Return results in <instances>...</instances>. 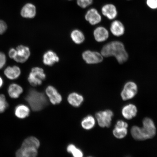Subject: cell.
<instances>
[{"label":"cell","mask_w":157,"mask_h":157,"mask_svg":"<svg viewBox=\"0 0 157 157\" xmlns=\"http://www.w3.org/2000/svg\"><path fill=\"white\" fill-rule=\"evenodd\" d=\"M46 93L51 103L53 105H56L61 102L62 96L53 86H48L46 88Z\"/></svg>","instance_id":"10"},{"label":"cell","mask_w":157,"mask_h":157,"mask_svg":"<svg viewBox=\"0 0 157 157\" xmlns=\"http://www.w3.org/2000/svg\"><path fill=\"white\" fill-rule=\"evenodd\" d=\"M82 58L88 64L99 63L103 61V57L101 53L86 50L82 55Z\"/></svg>","instance_id":"7"},{"label":"cell","mask_w":157,"mask_h":157,"mask_svg":"<svg viewBox=\"0 0 157 157\" xmlns=\"http://www.w3.org/2000/svg\"><path fill=\"white\" fill-rule=\"evenodd\" d=\"M137 113V108L133 104H128L124 106L122 109L121 113L124 118L130 120L136 116Z\"/></svg>","instance_id":"15"},{"label":"cell","mask_w":157,"mask_h":157,"mask_svg":"<svg viewBox=\"0 0 157 157\" xmlns=\"http://www.w3.org/2000/svg\"><path fill=\"white\" fill-rule=\"evenodd\" d=\"M30 113V109L27 105H20L15 108V114L18 118L23 119L28 117Z\"/></svg>","instance_id":"22"},{"label":"cell","mask_w":157,"mask_h":157,"mask_svg":"<svg viewBox=\"0 0 157 157\" xmlns=\"http://www.w3.org/2000/svg\"><path fill=\"white\" fill-rule=\"evenodd\" d=\"M46 78V75L44 70L36 67L31 69L28 76V80L31 86H36L41 85Z\"/></svg>","instance_id":"3"},{"label":"cell","mask_w":157,"mask_h":157,"mask_svg":"<svg viewBox=\"0 0 157 157\" xmlns=\"http://www.w3.org/2000/svg\"><path fill=\"white\" fill-rule=\"evenodd\" d=\"M6 62V57L5 55L2 52H0V69L3 68Z\"/></svg>","instance_id":"31"},{"label":"cell","mask_w":157,"mask_h":157,"mask_svg":"<svg viewBox=\"0 0 157 157\" xmlns=\"http://www.w3.org/2000/svg\"><path fill=\"white\" fill-rule=\"evenodd\" d=\"M131 134L135 140L139 141L146 140V139L143 133L141 127L133 126L131 131Z\"/></svg>","instance_id":"26"},{"label":"cell","mask_w":157,"mask_h":157,"mask_svg":"<svg viewBox=\"0 0 157 157\" xmlns=\"http://www.w3.org/2000/svg\"><path fill=\"white\" fill-rule=\"evenodd\" d=\"M128 1H129V0H128Z\"/></svg>","instance_id":"37"},{"label":"cell","mask_w":157,"mask_h":157,"mask_svg":"<svg viewBox=\"0 0 157 157\" xmlns=\"http://www.w3.org/2000/svg\"><path fill=\"white\" fill-rule=\"evenodd\" d=\"M21 14L25 18H34L36 14V7L33 4L27 3L21 9Z\"/></svg>","instance_id":"16"},{"label":"cell","mask_w":157,"mask_h":157,"mask_svg":"<svg viewBox=\"0 0 157 157\" xmlns=\"http://www.w3.org/2000/svg\"><path fill=\"white\" fill-rule=\"evenodd\" d=\"M25 100L34 111H40L46 106L48 101L44 94L34 90L29 91Z\"/></svg>","instance_id":"2"},{"label":"cell","mask_w":157,"mask_h":157,"mask_svg":"<svg viewBox=\"0 0 157 157\" xmlns=\"http://www.w3.org/2000/svg\"><path fill=\"white\" fill-rule=\"evenodd\" d=\"M17 52L16 49L12 48L9 51V56L10 58L14 59L16 56Z\"/></svg>","instance_id":"33"},{"label":"cell","mask_w":157,"mask_h":157,"mask_svg":"<svg viewBox=\"0 0 157 157\" xmlns=\"http://www.w3.org/2000/svg\"><path fill=\"white\" fill-rule=\"evenodd\" d=\"M3 81L2 79L1 76H0V88H1L2 86H3Z\"/></svg>","instance_id":"34"},{"label":"cell","mask_w":157,"mask_h":157,"mask_svg":"<svg viewBox=\"0 0 157 157\" xmlns=\"http://www.w3.org/2000/svg\"><path fill=\"white\" fill-rule=\"evenodd\" d=\"M101 53L104 57L114 56L121 64L124 63L128 58L124 45L118 41H113L105 44L102 48Z\"/></svg>","instance_id":"1"},{"label":"cell","mask_w":157,"mask_h":157,"mask_svg":"<svg viewBox=\"0 0 157 157\" xmlns=\"http://www.w3.org/2000/svg\"><path fill=\"white\" fill-rule=\"evenodd\" d=\"M110 29L112 34L117 37L122 36L125 33L124 25L118 20H115L111 23Z\"/></svg>","instance_id":"18"},{"label":"cell","mask_w":157,"mask_h":157,"mask_svg":"<svg viewBox=\"0 0 157 157\" xmlns=\"http://www.w3.org/2000/svg\"><path fill=\"white\" fill-rule=\"evenodd\" d=\"M94 36L95 40L98 42H105L109 38V33L105 27H98L94 31Z\"/></svg>","instance_id":"13"},{"label":"cell","mask_w":157,"mask_h":157,"mask_svg":"<svg viewBox=\"0 0 157 157\" xmlns=\"http://www.w3.org/2000/svg\"><path fill=\"white\" fill-rule=\"evenodd\" d=\"M69 103L74 107H78L81 105L84 101L83 96L76 93H72L69 95L67 98Z\"/></svg>","instance_id":"20"},{"label":"cell","mask_w":157,"mask_h":157,"mask_svg":"<svg viewBox=\"0 0 157 157\" xmlns=\"http://www.w3.org/2000/svg\"><path fill=\"white\" fill-rule=\"evenodd\" d=\"M146 3L151 9L155 10L157 8V0H147Z\"/></svg>","instance_id":"30"},{"label":"cell","mask_w":157,"mask_h":157,"mask_svg":"<svg viewBox=\"0 0 157 157\" xmlns=\"http://www.w3.org/2000/svg\"><path fill=\"white\" fill-rule=\"evenodd\" d=\"M59 61V58L58 55L52 50L47 51L43 56V62L46 66H52Z\"/></svg>","instance_id":"14"},{"label":"cell","mask_w":157,"mask_h":157,"mask_svg":"<svg viewBox=\"0 0 157 157\" xmlns=\"http://www.w3.org/2000/svg\"><path fill=\"white\" fill-rule=\"evenodd\" d=\"M142 130L146 140L154 137L156 133V128L151 119L147 117L143 120Z\"/></svg>","instance_id":"6"},{"label":"cell","mask_w":157,"mask_h":157,"mask_svg":"<svg viewBox=\"0 0 157 157\" xmlns=\"http://www.w3.org/2000/svg\"><path fill=\"white\" fill-rule=\"evenodd\" d=\"M128 124L123 121H118L113 131L114 136L117 138L121 139L124 138L127 134Z\"/></svg>","instance_id":"9"},{"label":"cell","mask_w":157,"mask_h":157,"mask_svg":"<svg viewBox=\"0 0 157 157\" xmlns=\"http://www.w3.org/2000/svg\"><path fill=\"white\" fill-rule=\"evenodd\" d=\"M38 150L30 147H21L16 153V157H36Z\"/></svg>","instance_id":"17"},{"label":"cell","mask_w":157,"mask_h":157,"mask_svg":"<svg viewBox=\"0 0 157 157\" xmlns=\"http://www.w3.org/2000/svg\"><path fill=\"white\" fill-rule=\"evenodd\" d=\"M21 71L18 66H9L5 69L4 74L6 77L10 80H15L20 76Z\"/></svg>","instance_id":"19"},{"label":"cell","mask_w":157,"mask_h":157,"mask_svg":"<svg viewBox=\"0 0 157 157\" xmlns=\"http://www.w3.org/2000/svg\"></svg>","instance_id":"35"},{"label":"cell","mask_w":157,"mask_h":157,"mask_svg":"<svg viewBox=\"0 0 157 157\" xmlns=\"http://www.w3.org/2000/svg\"><path fill=\"white\" fill-rule=\"evenodd\" d=\"M67 152L71 153L74 157H83V154L82 151L77 148L74 145H68L67 148Z\"/></svg>","instance_id":"27"},{"label":"cell","mask_w":157,"mask_h":157,"mask_svg":"<svg viewBox=\"0 0 157 157\" xmlns=\"http://www.w3.org/2000/svg\"><path fill=\"white\" fill-rule=\"evenodd\" d=\"M103 15L109 20H113L117 17V11L116 7L112 4H107L101 8Z\"/></svg>","instance_id":"12"},{"label":"cell","mask_w":157,"mask_h":157,"mask_svg":"<svg viewBox=\"0 0 157 157\" xmlns=\"http://www.w3.org/2000/svg\"><path fill=\"white\" fill-rule=\"evenodd\" d=\"M69 1H70V0H69Z\"/></svg>","instance_id":"36"},{"label":"cell","mask_w":157,"mask_h":157,"mask_svg":"<svg viewBox=\"0 0 157 157\" xmlns=\"http://www.w3.org/2000/svg\"><path fill=\"white\" fill-rule=\"evenodd\" d=\"M113 113L110 110L99 111L96 114L95 117L98 125L101 127H109L111 125Z\"/></svg>","instance_id":"4"},{"label":"cell","mask_w":157,"mask_h":157,"mask_svg":"<svg viewBox=\"0 0 157 157\" xmlns=\"http://www.w3.org/2000/svg\"><path fill=\"white\" fill-rule=\"evenodd\" d=\"M23 89L19 84L13 83L9 86L8 92L10 97L13 99H17L23 93Z\"/></svg>","instance_id":"21"},{"label":"cell","mask_w":157,"mask_h":157,"mask_svg":"<svg viewBox=\"0 0 157 157\" xmlns=\"http://www.w3.org/2000/svg\"><path fill=\"white\" fill-rule=\"evenodd\" d=\"M40 146V143L38 139L34 136H31L25 139L21 147H30L38 150Z\"/></svg>","instance_id":"23"},{"label":"cell","mask_w":157,"mask_h":157,"mask_svg":"<svg viewBox=\"0 0 157 157\" xmlns=\"http://www.w3.org/2000/svg\"><path fill=\"white\" fill-rule=\"evenodd\" d=\"M95 120L91 115H88L82 121L81 125L82 128L86 130H90L95 126Z\"/></svg>","instance_id":"25"},{"label":"cell","mask_w":157,"mask_h":157,"mask_svg":"<svg viewBox=\"0 0 157 157\" xmlns=\"http://www.w3.org/2000/svg\"><path fill=\"white\" fill-rule=\"evenodd\" d=\"M70 36L72 40L76 44H81L85 40V36L83 33L78 29H75L72 31Z\"/></svg>","instance_id":"24"},{"label":"cell","mask_w":157,"mask_h":157,"mask_svg":"<svg viewBox=\"0 0 157 157\" xmlns=\"http://www.w3.org/2000/svg\"><path fill=\"white\" fill-rule=\"evenodd\" d=\"M93 0H77V3L82 8L85 9L92 4Z\"/></svg>","instance_id":"29"},{"label":"cell","mask_w":157,"mask_h":157,"mask_svg":"<svg viewBox=\"0 0 157 157\" xmlns=\"http://www.w3.org/2000/svg\"><path fill=\"white\" fill-rule=\"evenodd\" d=\"M16 49L17 54L13 60L19 63H24L26 62L31 55L30 49L29 47L21 45L17 46Z\"/></svg>","instance_id":"8"},{"label":"cell","mask_w":157,"mask_h":157,"mask_svg":"<svg viewBox=\"0 0 157 157\" xmlns=\"http://www.w3.org/2000/svg\"><path fill=\"white\" fill-rule=\"evenodd\" d=\"M8 106L5 96L3 94L0 95V113H3Z\"/></svg>","instance_id":"28"},{"label":"cell","mask_w":157,"mask_h":157,"mask_svg":"<svg viewBox=\"0 0 157 157\" xmlns=\"http://www.w3.org/2000/svg\"><path fill=\"white\" fill-rule=\"evenodd\" d=\"M138 88L135 82L130 81L127 82L124 86L121 93V97L124 101L132 99L136 95Z\"/></svg>","instance_id":"5"},{"label":"cell","mask_w":157,"mask_h":157,"mask_svg":"<svg viewBox=\"0 0 157 157\" xmlns=\"http://www.w3.org/2000/svg\"><path fill=\"white\" fill-rule=\"evenodd\" d=\"M7 26L5 22L2 20H0V34H3L6 31Z\"/></svg>","instance_id":"32"},{"label":"cell","mask_w":157,"mask_h":157,"mask_svg":"<svg viewBox=\"0 0 157 157\" xmlns=\"http://www.w3.org/2000/svg\"><path fill=\"white\" fill-rule=\"evenodd\" d=\"M85 18L92 25L98 24L101 22L102 19L101 14L94 8L88 10L85 15Z\"/></svg>","instance_id":"11"}]
</instances>
